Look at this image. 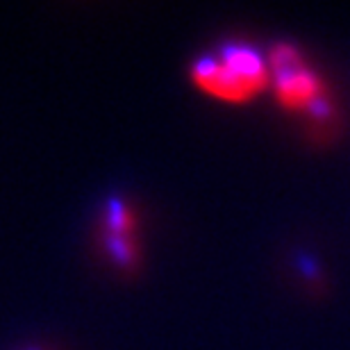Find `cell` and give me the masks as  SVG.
I'll use <instances>...</instances> for the list:
<instances>
[{"label":"cell","mask_w":350,"mask_h":350,"mask_svg":"<svg viewBox=\"0 0 350 350\" xmlns=\"http://www.w3.org/2000/svg\"><path fill=\"white\" fill-rule=\"evenodd\" d=\"M193 80L205 94L228 103H243L269 85V66L246 46H228L193 66Z\"/></svg>","instance_id":"obj_1"},{"label":"cell","mask_w":350,"mask_h":350,"mask_svg":"<svg viewBox=\"0 0 350 350\" xmlns=\"http://www.w3.org/2000/svg\"><path fill=\"white\" fill-rule=\"evenodd\" d=\"M271 68L275 73V91L284 107L312 109L321 103L323 89L319 78L300 62L298 53L289 46H280L271 57Z\"/></svg>","instance_id":"obj_2"}]
</instances>
